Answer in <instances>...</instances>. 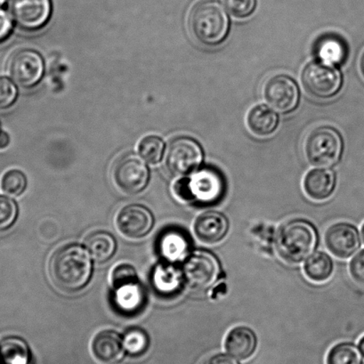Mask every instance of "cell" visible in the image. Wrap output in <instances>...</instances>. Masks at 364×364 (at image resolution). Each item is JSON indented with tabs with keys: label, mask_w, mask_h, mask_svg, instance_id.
Returning <instances> with one entry per match:
<instances>
[{
	"label": "cell",
	"mask_w": 364,
	"mask_h": 364,
	"mask_svg": "<svg viewBox=\"0 0 364 364\" xmlns=\"http://www.w3.org/2000/svg\"><path fill=\"white\" fill-rule=\"evenodd\" d=\"M115 303L125 313H134L141 309L144 302V292L139 281L129 282L114 289Z\"/></svg>",
	"instance_id": "cb8c5ba5"
},
{
	"label": "cell",
	"mask_w": 364,
	"mask_h": 364,
	"mask_svg": "<svg viewBox=\"0 0 364 364\" xmlns=\"http://www.w3.org/2000/svg\"><path fill=\"white\" fill-rule=\"evenodd\" d=\"M10 139L8 134L0 132V150H4L9 146Z\"/></svg>",
	"instance_id": "74e56055"
},
{
	"label": "cell",
	"mask_w": 364,
	"mask_h": 364,
	"mask_svg": "<svg viewBox=\"0 0 364 364\" xmlns=\"http://www.w3.org/2000/svg\"><path fill=\"white\" fill-rule=\"evenodd\" d=\"M333 261L328 254L316 252L312 254L304 264V273L310 281L327 282L333 274Z\"/></svg>",
	"instance_id": "d4e9b609"
},
{
	"label": "cell",
	"mask_w": 364,
	"mask_h": 364,
	"mask_svg": "<svg viewBox=\"0 0 364 364\" xmlns=\"http://www.w3.org/2000/svg\"><path fill=\"white\" fill-rule=\"evenodd\" d=\"M92 262L90 253L83 247L70 245L59 249L50 261L52 281L62 291L74 292L90 282Z\"/></svg>",
	"instance_id": "6da1fadb"
},
{
	"label": "cell",
	"mask_w": 364,
	"mask_h": 364,
	"mask_svg": "<svg viewBox=\"0 0 364 364\" xmlns=\"http://www.w3.org/2000/svg\"><path fill=\"white\" fill-rule=\"evenodd\" d=\"M139 281L136 272L132 264H122L117 266L112 271V284L113 289L119 287L129 282Z\"/></svg>",
	"instance_id": "d6a6232c"
},
{
	"label": "cell",
	"mask_w": 364,
	"mask_h": 364,
	"mask_svg": "<svg viewBox=\"0 0 364 364\" xmlns=\"http://www.w3.org/2000/svg\"><path fill=\"white\" fill-rule=\"evenodd\" d=\"M125 351L130 356L139 357L147 351L150 346L146 332L139 328H130L123 338Z\"/></svg>",
	"instance_id": "83f0119b"
},
{
	"label": "cell",
	"mask_w": 364,
	"mask_h": 364,
	"mask_svg": "<svg viewBox=\"0 0 364 364\" xmlns=\"http://www.w3.org/2000/svg\"><path fill=\"white\" fill-rule=\"evenodd\" d=\"M263 95L267 104L279 112H291L299 105V87L288 76L277 75L268 79L264 85Z\"/></svg>",
	"instance_id": "30bf717a"
},
{
	"label": "cell",
	"mask_w": 364,
	"mask_h": 364,
	"mask_svg": "<svg viewBox=\"0 0 364 364\" xmlns=\"http://www.w3.org/2000/svg\"><path fill=\"white\" fill-rule=\"evenodd\" d=\"M6 2V0H0V6H2Z\"/></svg>",
	"instance_id": "b9f144b4"
},
{
	"label": "cell",
	"mask_w": 364,
	"mask_h": 364,
	"mask_svg": "<svg viewBox=\"0 0 364 364\" xmlns=\"http://www.w3.org/2000/svg\"><path fill=\"white\" fill-rule=\"evenodd\" d=\"M18 215V208L12 199L0 196V232L11 228Z\"/></svg>",
	"instance_id": "4dcf8cb0"
},
{
	"label": "cell",
	"mask_w": 364,
	"mask_h": 364,
	"mask_svg": "<svg viewBox=\"0 0 364 364\" xmlns=\"http://www.w3.org/2000/svg\"><path fill=\"white\" fill-rule=\"evenodd\" d=\"M181 279L182 272L180 273L173 267L161 266L155 269L154 274V287L164 294H169L178 289Z\"/></svg>",
	"instance_id": "484cf974"
},
{
	"label": "cell",
	"mask_w": 364,
	"mask_h": 364,
	"mask_svg": "<svg viewBox=\"0 0 364 364\" xmlns=\"http://www.w3.org/2000/svg\"><path fill=\"white\" fill-rule=\"evenodd\" d=\"M189 28L193 37L199 43L214 47L221 44L228 37V14L215 0H203L191 10Z\"/></svg>",
	"instance_id": "7a4b0ae2"
},
{
	"label": "cell",
	"mask_w": 364,
	"mask_h": 364,
	"mask_svg": "<svg viewBox=\"0 0 364 364\" xmlns=\"http://www.w3.org/2000/svg\"><path fill=\"white\" fill-rule=\"evenodd\" d=\"M203 364H240L231 355H224V353H217L211 355L204 360Z\"/></svg>",
	"instance_id": "8d00e7d4"
},
{
	"label": "cell",
	"mask_w": 364,
	"mask_h": 364,
	"mask_svg": "<svg viewBox=\"0 0 364 364\" xmlns=\"http://www.w3.org/2000/svg\"><path fill=\"white\" fill-rule=\"evenodd\" d=\"M85 245L90 257L99 263L111 259L117 247L114 237L111 233L101 231L91 233L85 240Z\"/></svg>",
	"instance_id": "7402d4cb"
},
{
	"label": "cell",
	"mask_w": 364,
	"mask_h": 364,
	"mask_svg": "<svg viewBox=\"0 0 364 364\" xmlns=\"http://www.w3.org/2000/svg\"><path fill=\"white\" fill-rule=\"evenodd\" d=\"M228 12L236 18H247L255 11L257 0H224Z\"/></svg>",
	"instance_id": "1f68e13d"
},
{
	"label": "cell",
	"mask_w": 364,
	"mask_h": 364,
	"mask_svg": "<svg viewBox=\"0 0 364 364\" xmlns=\"http://www.w3.org/2000/svg\"><path fill=\"white\" fill-rule=\"evenodd\" d=\"M358 346L360 355L364 357V336L362 338L360 339Z\"/></svg>",
	"instance_id": "f35d334b"
},
{
	"label": "cell",
	"mask_w": 364,
	"mask_h": 364,
	"mask_svg": "<svg viewBox=\"0 0 364 364\" xmlns=\"http://www.w3.org/2000/svg\"><path fill=\"white\" fill-rule=\"evenodd\" d=\"M16 97L15 84L6 77H0V109L10 107L15 102Z\"/></svg>",
	"instance_id": "836d02e7"
},
{
	"label": "cell",
	"mask_w": 364,
	"mask_h": 364,
	"mask_svg": "<svg viewBox=\"0 0 364 364\" xmlns=\"http://www.w3.org/2000/svg\"><path fill=\"white\" fill-rule=\"evenodd\" d=\"M9 10L17 26L26 31L41 29L51 15L50 0H9Z\"/></svg>",
	"instance_id": "9c48e42d"
},
{
	"label": "cell",
	"mask_w": 364,
	"mask_h": 364,
	"mask_svg": "<svg viewBox=\"0 0 364 364\" xmlns=\"http://www.w3.org/2000/svg\"><path fill=\"white\" fill-rule=\"evenodd\" d=\"M13 23L8 13L0 9V42L4 41L11 34Z\"/></svg>",
	"instance_id": "d590c367"
},
{
	"label": "cell",
	"mask_w": 364,
	"mask_h": 364,
	"mask_svg": "<svg viewBox=\"0 0 364 364\" xmlns=\"http://www.w3.org/2000/svg\"><path fill=\"white\" fill-rule=\"evenodd\" d=\"M326 364H363V358L355 346L339 343L328 351Z\"/></svg>",
	"instance_id": "4316f807"
},
{
	"label": "cell",
	"mask_w": 364,
	"mask_h": 364,
	"mask_svg": "<svg viewBox=\"0 0 364 364\" xmlns=\"http://www.w3.org/2000/svg\"><path fill=\"white\" fill-rule=\"evenodd\" d=\"M349 274L355 284L364 287V250L350 261Z\"/></svg>",
	"instance_id": "e575fe53"
},
{
	"label": "cell",
	"mask_w": 364,
	"mask_h": 364,
	"mask_svg": "<svg viewBox=\"0 0 364 364\" xmlns=\"http://www.w3.org/2000/svg\"><path fill=\"white\" fill-rule=\"evenodd\" d=\"M220 274V264L217 257L204 250L191 254L182 269L186 285L196 291H208L218 281Z\"/></svg>",
	"instance_id": "5b68a950"
},
{
	"label": "cell",
	"mask_w": 364,
	"mask_h": 364,
	"mask_svg": "<svg viewBox=\"0 0 364 364\" xmlns=\"http://www.w3.org/2000/svg\"><path fill=\"white\" fill-rule=\"evenodd\" d=\"M362 239H363V242L364 243V224L362 226Z\"/></svg>",
	"instance_id": "60d3db41"
},
{
	"label": "cell",
	"mask_w": 364,
	"mask_h": 364,
	"mask_svg": "<svg viewBox=\"0 0 364 364\" xmlns=\"http://www.w3.org/2000/svg\"><path fill=\"white\" fill-rule=\"evenodd\" d=\"M257 338L252 328L238 326L232 328L226 335L225 349L229 355L240 360H246L255 353Z\"/></svg>",
	"instance_id": "e0dca14e"
},
{
	"label": "cell",
	"mask_w": 364,
	"mask_h": 364,
	"mask_svg": "<svg viewBox=\"0 0 364 364\" xmlns=\"http://www.w3.org/2000/svg\"><path fill=\"white\" fill-rule=\"evenodd\" d=\"M154 225L153 214L142 205H129L119 210L116 218V225L119 232L130 239L146 236Z\"/></svg>",
	"instance_id": "5bb4252c"
},
{
	"label": "cell",
	"mask_w": 364,
	"mask_h": 364,
	"mask_svg": "<svg viewBox=\"0 0 364 364\" xmlns=\"http://www.w3.org/2000/svg\"><path fill=\"white\" fill-rule=\"evenodd\" d=\"M164 142L161 137L148 136L141 141L139 146L140 156L150 164L160 162L164 153Z\"/></svg>",
	"instance_id": "f1b7e54d"
},
{
	"label": "cell",
	"mask_w": 364,
	"mask_h": 364,
	"mask_svg": "<svg viewBox=\"0 0 364 364\" xmlns=\"http://www.w3.org/2000/svg\"><path fill=\"white\" fill-rule=\"evenodd\" d=\"M95 359L102 364H118L125 355L123 338L113 331H104L95 336L91 344Z\"/></svg>",
	"instance_id": "2e32d148"
},
{
	"label": "cell",
	"mask_w": 364,
	"mask_h": 364,
	"mask_svg": "<svg viewBox=\"0 0 364 364\" xmlns=\"http://www.w3.org/2000/svg\"><path fill=\"white\" fill-rule=\"evenodd\" d=\"M27 186L26 176L20 171H9L2 176L0 188L6 196L16 197L21 196Z\"/></svg>",
	"instance_id": "f546056e"
},
{
	"label": "cell",
	"mask_w": 364,
	"mask_h": 364,
	"mask_svg": "<svg viewBox=\"0 0 364 364\" xmlns=\"http://www.w3.org/2000/svg\"><path fill=\"white\" fill-rule=\"evenodd\" d=\"M336 178L334 173L326 168L310 171L303 180V189L307 196L314 200L328 199L334 193Z\"/></svg>",
	"instance_id": "ac0fdd59"
},
{
	"label": "cell",
	"mask_w": 364,
	"mask_h": 364,
	"mask_svg": "<svg viewBox=\"0 0 364 364\" xmlns=\"http://www.w3.org/2000/svg\"><path fill=\"white\" fill-rule=\"evenodd\" d=\"M117 188L126 194H136L146 188L149 181V171L139 158L128 155L117 162L112 171Z\"/></svg>",
	"instance_id": "52a82bcc"
},
{
	"label": "cell",
	"mask_w": 364,
	"mask_h": 364,
	"mask_svg": "<svg viewBox=\"0 0 364 364\" xmlns=\"http://www.w3.org/2000/svg\"><path fill=\"white\" fill-rule=\"evenodd\" d=\"M189 249L188 237L179 230L172 229L165 232L159 242V250L161 256L169 262H176L185 259Z\"/></svg>",
	"instance_id": "ffe728a7"
},
{
	"label": "cell",
	"mask_w": 364,
	"mask_h": 364,
	"mask_svg": "<svg viewBox=\"0 0 364 364\" xmlns=\"http://www.w3.org/2000/svg\"><path fill=\"white\" fill-rule=\"evenodd\" d=\"M250 132L257 136H269L277 129L279 118L273 109L266 105L254 106L246 119Z\"/></svg>",
	"instance_id": "d6986e66"
},
{
	"label": "cell",
	"mask_w": 364,
	"mask_h": 364,
	"mask_svg": "<svg viewBox=\"0 0 364 364\" xmlns=\"http://www.w3.org/2000/svg\"><path fill=\"white\" fill-rule=\"evenodd\" d=\"M317 243L316 228L304 219L286 223L277 233V252L289 264H299L309 259L316 249Z\"/></svg>",
	"instance_id": "3957f363"
},
{
	"label": "cell",
	"mask_w": 364,
	"mask_h": 364,
	"mask_svg": "<svg viewBox=\"0 0 364 364\" xmlns=\"http://www.w3.org/2000/svg\"><path fill=\"white\" fill-rule=\"evenodd\" d=\"M193 231L200 242L207 245H215L228 235L229 221L228 218L220 212H204L194 222Z\"/></svg>",
	"instance_id": "9a60e30c"
},
{
	"label": "cell",
	"mask_w": 364,
	"mask_h": 364,
	"mask_svg": "<svg viewBox=\"0 0 364 364\" xmlns=\"http://www.w3.org/2000/svg\"><path fill=\"white\" fill-rule=\"evenodd\" d=\"M9 74L18 86L28 88L35 86L44 73L41 55L31 49L16 52L9 62Z\"/></svg>",
	"instance_id": "8fae6325"
},
{
	"label": "cell",
	"mask_w": 364,
	"mask_h": 364,
	"mask_svg": "<svg viewBox=\"0 0 364 364\" xmlns=\"http://www.w3.org/2000/svg\"><path fill=\"white\" fill-rule=\"evenodd\" d=\"M343 151V141L331 127H319L307 136L304 151L306 161L314 167L330 168L338 164Z\"/></svg>",
	"instance_id": "277c9868"
},
{
	"label": "cell",
	"mask_w": 364,
	"mask_h": 364,
	"mask_svg": "<svg viewBox=\"0 0 364 364\" xmlns=\"http://www.w3.org/2000/svg\"><path fill=\"white\" fill-rule=\"evenodd\" d=\"M192 201L215 204L222 199L225 191V178L214 168H204L189 180Z\"/></svg>",
	"instance_id": "4fadbf2b"
},
{
	"label": "cell",
	"mask_w": 364,
	"mask_h": 364,
	"mask_svg": "<svg viewBox=\"0 0 364 364\" xmlns=\"http://www.w3.org/2000/svg\"><path fill=\"white\" fill-rule=\"evenodd\" d=\"M360 69H362V72L364 75V54L363 55L362 61H360Z\"/></svg>",
	"instance_id": "ab89813d"
},
{
	"label": "cell",
	"mask_w": 364,
	"mask_h": 364,
	"mask_svg": "<svg viewBox=\"0 0 364 364\" xmlns=\"http://www.w3.org/2000/svg\"><path fill=\"white\" fill-rule=\"evenodd\" d=\"M302 83L307 93L318 99L333 97L341 90L342 77L334 65L313 62L302 73Z\"/></svg>",
	"instance_id": "8992f818"
},
{
	"label": "cell",
	"mask_w": 364,
	"mask_h": 364,
	"mask_svg": "<svg viewBox=\"0 0 364 364\" xmlns=\"http://www.w3.org/2000/svg\"><path fill=\"white\" fill-rule=\"evenodd\" d=\"M316 50L324 63L331 65L344 63L348 54V46L341 38L334 35L321 38L317 42Z\"/></svg>",
	"instance_id": "603a6c76"
},
{
	"label": "cell",
	"mask_w": 364,
	"mask_h": 364,
	"mask_svg": "<svg viewBox=\"0 0 364 364\" xmlns=\"http://www.w3.org/2000/svg\"><path fill=\"white\" fill-rule=\"evenodd\" d=\"M324 243L332 255L338 259H346L360 248L359 232L355 226L348 223H336L325 232Z\"/></svg>",
	"instance_id": "7c38bea8"
},
{
	"label": "cell",
	"mask_w": 364,
	"mask_h": 364,
	"mask_svg": "<svg viewBox=\"0 0 364 364\" xmlns=\"http://www.w3.org/2000/svg\"><path fill=\"white\" fill-rule=\"evenodd\" d=\"M203 159V150L196 141L188 137H180L169 146L166 165L173 174L185 176L196 171Z\"/></svg>",
	"instance_id": "ba28073f"
},
{
	"label": "cell",
	"mask_w": 364,
	"mask_h": 364,
	"mask_svg": "<svg viewBox=\"0 0 364 364\" xmlns=\"http://www.w3.org/2000/svg\"><path fill=\"white\" fill-rule=\"evenodd\" d=\"M29 346L18 337H9L0 342V364H31Z\"/></svg>",
	"instance_id": "44dd1931"
}]
</instances>
